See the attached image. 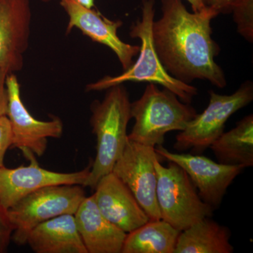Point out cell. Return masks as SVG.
Segmentation results:
<instances>
[{
	"mask_svg": "<svg viewBox=\"0 0 253 253\" xmlns=\"http://www.w3.org/2000/svg\"><path fill=\"white\" fill-rule=\"evenodd\" d=\"M10 74L6 70L0 68V118L5 116L7 111L8 92L6 79Z\"/></svg>",
	"mask_w": 253,
	"mask_h": 253,
	"instance_id": "cell-23",
	"label": "cell"
},
{
	"mask_svg": "<svg viewBox=\"0 0 253 253\" xmlns=\"http://www.w3.org/2000/svg\"><path fill=\"white\" fill-rule=\"evenodd\" d=\"M161 156L154 147L128 139L121 157L112 169L131 191L150 220L161 219L156 196L157 176L155 161Z\"/></svg>",
	"mask_w": 253,
	"mask_h": 253,
	"instance_id": "cell-9",
	"label": "cell"
},
{
	"mask_svg": "<svg viewBox=\"0 0 253 253\" xmlns=\"http://www.w3.org/2000/svg\"><path fill=\"white\" fill-rule=\"evenodd\" d=\"M36 253H87L74 214L60 215L32 229L26 245Z\"/></svg>",
	"mask_w": 253,
	"mask_h": 253,
	"instance_id": "cell-16",
	"label": "cell"
},
{
	"mask_svg": "<svg viewBox=\"0 0 253 253\" xmlns=\"http://www.w3.org/2000/svg\"><path fill=\"white\" fill-rule=\"evenodd\" d=\"M11 131L9 120L6 116L0 118V167L4 166V160L6 151L11 148Z\"/></svg>",
	"mask_w": 253,
	"mask_h": 253,
	"instance_id": "cell-22",
	"label": "cell"
},
{
	"mask_svg": "<svg viewBox=\"0 0 253 253\" xmlns=\"http://www.w3.org/2000/svg\"><path fill=\"white\" fill-rule=\"evenodd\" d=\"M31 0H0V68L21 71L29 46Z\"/></svg>",
	"mask_w": 253,
	"mask_h": 253,
	"instance_id": "cell-13",
	"label": "cell"
},
{
	"mask_svg": "<svg viewBox=\"0 0 253 253\" xmlns=\"http://www.w3.org/2000/svg\"><path fill=\"white\" fill-rule=\"evenodd\" d=\"M230 237L229 228L205 217L181 231L174 253H232Z\"/></svg>",
	"mask_w": 253,
	"mask_h": 253,
	"instance_id": "cell-17",
	"label": "cell"
},
{
	"mask_svg": "<svg viewBox=\"0 0 253 253\" xmlns=\"http://www.w3.org/2000/svg\"><path fill=\"white\" fill-rule=\"evenodd\" d=\"M154 165L161 219L181 231L205 217H212L214 210L201 199L182 168L173 162L165 167L159 159Z\"/></svg>",
	"mask_w": 253,
	"mask_h": 253,
	"instance_id": "cell-5",
	"label": "cell"
},
{
	"mask_svg": "<svg viewBox=\"0 0 253 253\" xmlns=\"http://www.w3.org/2000/svg\"><path fill=\"white\" fill-rule=\"evenodd\" d=\"M161 17L153 23L152 38L166 71L186 84L202 80L225 87V74L214 61L220 48L212 38L211 21L217 11L206 7L191 13L181 0H161Z\"/></svg>",
	"mask_w": 253,
	"mask_h": 253,
	"instance_id": "cell-1",
	"label": "cell"
},
{
	"mask_svg": "<svg viewBox=\"0 0 253 253\" xmlns=\"http://www.w3.org/2000/svg\"><path fill=\"white\" fill-rule=\"evenodd\" d=\"M238 33L246 41L253 42V0H239L231 12Z\"/></svg>",
	"mask_w": 253,
	"mask_h": 253,
	"instance_id": "cell-20",
	"label": "cell"
},
{
	"mask_svg": "<svg viewBox=\"0 0 253 253\" xmlns=\"http://www.w3.org/2000/svg\"><path fill=\"white\" fill-rule=\"evenodd\" d=\"M239 0H203L206 7L212 8L218 14H230L233 6Z\"/></svg>",
	"mask_w": 253,
	"mask_h": 253,
	"instance_id": "cell-24",
	"label": "cell"
},
{
	"mask_svg": "<svg viewBox=\"0 0 253 253\" xmlns=\"http://www.w3.org/2000/svg\"><path fill=\"white\" fill-rule=\"evenodd\" d=\"M94 191L100 212L126 234L149 221L129 188L112 172L100 179Z\"/></svg>",
	"mask_w": 253,
	"mask_h": 253,
	"instance_id": "cell-14",
	"label": "cell"
},
{
	"mask_svg": "<svg viewBox=\"0 0 253 253\" xmlns=\"http://www.w3.org/2000/svg\"><path fill=\"white\" fill-rule=\"evenodd\" d=\"M191 6L193 12H199L206 7L203 0H186Z\"/></svg>",
	"mask_w": 253,
	"mask_h": 253,
	"instance_id": "cell-25",
	"label": "cell"
},
{
	"mask_svg": "<svg viewBox=\"0 0 253 253\" xmlns=\"http://www.w3.org/2000/svg\"><path fill=\"white\" fill-rule=\"evenodd\" d=\"M30 164L16 168L0 167V204L9 210L20 200L44 186L61 184L84 185L90 172L91 163L82 170L59 172L44 169L36 156L27 158Z\"/></svg>",
	"mask_w": 253,
	"mask_h": 253,
	"instance_id": "cell-12",
	"label": "cell"
},
{
	"mask_svg": "<svg viewBox=\"0 0 253 253\" xmlns=\"http://www.w3.org/2000/svg\"><path fill=\"white\" fill-rule=\"evenodd\" d=\"M8 106L6 116L11 131V149L22 151L27 158L30 155L41 157L47 149L48 139H59L63 132L62 121L51 116L50 121H40L32 116L23 104L21 86L15 73H10L6 79Z\"/></svg>",
	"mask_w": 253,
	"mask_h": 253,
	"instance_id": "cell-8",
	"label": "cell"
},
{
	"mask_svg": "<svg viewBox=\"0 0 253 253\" xmlns=\"http://www.w3.org/2000/svg\"><path fill=\"white\" fill-rule=\"evenodd\" d=\"M14 232L8 210L0 204V253L6 252L12 239Z\"/></svg>",
	"mask_w": 253,
	"mask_h": 253,
	"instance_id": "cell-21",
	"label": "cell"
},
{
	"mask_svg": "<svg viewBox=\"0 0 253 253\" xmlns=\"http://www.w3.org/2000/svg\"><path fill=\"white\" fill-rule=\"evenodd\" d=\"M141 19L133 23L129 29V36L141 42L139 57L136 62L118 76H106L86 84L85 91H101L127 82H146L160 84L174 93L183 102L191 104L194 96L198 94L197 88L172 77L163 67L155 49L152 26L156 15V1L141 0Z\"/></svg>",
	"mask_w": 253,
	"mask_h": 253,
	"instance_id": "cell-3",
	"label": "cell"
},
{
	"mask_svg": "<svg viewBox=\"0 0 253 253\" xmlns=\"http://www.w3.org/2000/svg\"><path fill=\"white\" fill-rule=\"evenodd\" d=\"M207 108L188 123L185 129L176 136L174 148L179 151L191 150L193 154H201L210 148L224 131L226 123L232 115L251 104L253 100V84L243 83L230 95L209 91Z\"/></svg>",
	"mask_w": 253,
	"mask_h": 253,
	"instance_id": "cell-7",
	"label": "cell"
},
{
	"mask_svg": "<svg viewBox=\"0 0 253 253\" xmlns=\"http://www.w3.org/2000/svg\"><path fill=\"white\" fill-rule=\"evenodd\" d=\"M42 2L49 3L51 0H41ZM80 3L88 8H94V0H78Z\"/></svg>",
	"mask_w": 253,
	"mask_h": 253,
	"instance_id": "cell-26",
	"label": "cell"
},
{
	"mask_svg": "<svg viewBox=\"0 0 253 253\" xmlns=\"http://www.w3.org/2000/svg\"><path fill=\"white\" fill-rule=\"evenodd\" d=\"M87 253H121L126 234L100 212L94 196L84 198L74 214Z\"/></svg>",
	"mask_w": 253,
	"mask_h": 253,
	"instance_id": "cell-15",
	"label": "cell"
},
{
	"mask_svg": "<svg viewBox=\"0 0 253 253\" xmlns=\"http://www.w3.org/2000/svg\"><path fill=\"white\" fill-rule=\"evenodd\" d=\"M104 99L91 104V132L96 136V154L83 186L94 190L101 177L112 172L128 140L131 119L129 93L124 84L106 89Z\"/></svg>",
	"mask_w": 253,
	"mask_h": 253,
	"instance_id": "cell-2",
	"label": "cell"
},
{
	"mask_svg": "<svg viewBox=\"0 0 253 253\" xmlns=\"http://www.w3.org/2000/svg\"><path fill=\"white\" fill-rule=\"evenodd\" d=\"M218 163L228 166H253V116L250 114L223 132L210 146Z\"/></svg>",
	"mask_w": 253,
	"mask_h": 253,
	"instance_id": "cell-18",
	"label": "cell"
},
{
	"mask_svg": "<svg viewBox=\"0 0 253 253\" xmlns=\"http://www.w3.org/2000/svg\"><path fill=\"white\" fill-rule=\"evenodd\" d=\"M86 197L83 186L61 184L44 186L20 200L8 210L17 246L26 245L32 229L44 221L63 214H74Z\"/></svg>",
	"mask_w": 253,
	"mask_h": 253,
	"instance_id": "cell-6",
	"label": "cell"
},
{
	"mask_svg": "<svg viewBox=\"0 0 253 253\" xmlns=\"http://www.w3.org/2000/svg\"><path fill=\"white\" fill-rule=\"evenodd\" d=\"M60 6L67 14L66 34L74 28L79 30L94 42L109 47L117 56L123 71L130 67L133 59L139 54V46L123 42L118 31L123 23L121 20L109 19L94 8H88L78 0H60Z\"/></svg>",
	"mask_w": 253,
	"mask_h": 253,
	"instance_id": "cell-11",
	"label": "cell"
},
{
	"mask_svg": "<svg viewBox=\"0 0 253 253\" xmlns=\"http://www.w3.org/2000/svg\"><path fill=\"white\" fill-rule=\"evenodd\" d=\"M134 125L128 139L145 146L163 145L169 131H183L196 116V110L172 91L149 83L139 99L131 103Z\"/></svg>",
	"mask_w": 253,
	"mask_h": 253,
	"instance_id": "cell-4",
	"label": "cell"
},
{
	"mask_svg": "<svg viewBox=\"0 0 253 253\" xmlns=\"http://www.w3.org/2000/svg\"><path fill=\"white\" fill-rule=\"evenodd\" d=\"M155 150L161 158L176 163L187 173L201 199L214 211L220 206L228 188L244 169L214 162L200 154L170 152L163 145Z\"/></svg>",
	"mask_w": 253,
	"mask_h": 253,
	"instance_id": "cell-10",
	"label": "cell"
},
{
	"mask_svg": "<svg viewBox=\"0 0 253 253\" xmlns=\"http://www.w3.org/2000/svg\"><path fill=\"white\" fill-rule=\"evenodd\" d=\"M180 232L163 219H149L126 234L121 253H174Z\"/></svg>",
	"mask_w": 253,
	"mask_h": 253,
	"instance_id": "cell-19",
	"label": "cell"
}]
</instances>
